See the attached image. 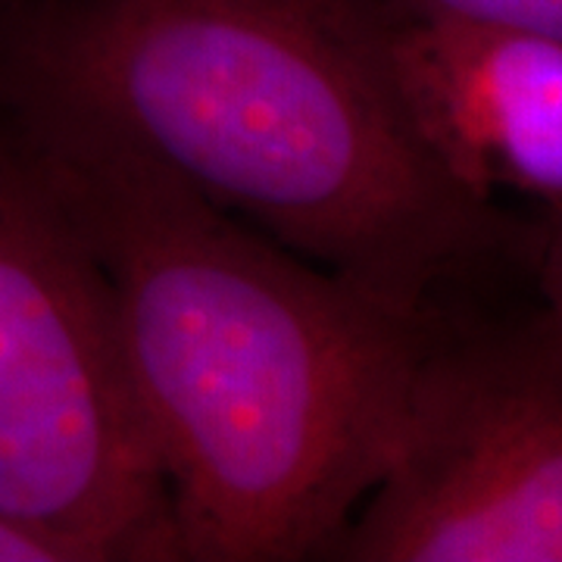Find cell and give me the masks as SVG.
Returning a JSON list of instances; mask_svg holds the SVG:
<instances>
[{"instance_id": "1", "label": "cell", "mask_w": 562, "mask_h": 562, "mask_svg": "<svg viewBox=\"0 0 562 562\" xmlns=\"http://www.w3.org/2000/svg\"><path fill=\"white\" fill-rule=\"evenodd\" d=\"M0 116L110 281L181 562L328 560L443 310L322 269L76 110L0 98Z\"/></svg>"}, {"instance_id": "2", "label": "cell", "mask_w": 562, "mask_h": 562, "mask_svg": "<svg viewBox=\"0 0 562 562\" xmlns=\"http://www.w3.org/2000/svg\"><path fill=\"white\" fill-rule=\"evenodd\" d=\"M384 0H0V98L103 122L375 297L438 313L528 272L541 225L422 138Z\"/></svg>"}, {"instance_id": "3", "label": "cell", "mask_w": 562, "mask_h": 562, "mask_svg": "<svg viewBox=\"0 0 562 562\" xmlns=\"http://www.w3.org/2000/svg\"><path fill=\"white\" fill-rule=\"evenodd\" d=\"M0 509L81 562H179L110 281L0 116Z\"/></svg>"}, {"instance_id": "4", "label": "cell", "mask_w": 562, "mask_h": 562, "mask_svg": "<svg viewBox=\"0 0 562 562\" xmlns=\"http://www.w3.org/2000/svg\"><path fill=\"white\" fill-rule=\"evenodd\" d=\"M331 562H562V325L443 310L382 479Z\"/></svg>"}, {"instance_id": "5", "label": "cell", "mask_w": 562, "mask_h": 562, "mask_svg": "<svg viewBox=\"0 0 562 562\" xmlns=\"http://www.w3.org/2000/svg\"><path fill=\"white\" fill-rule=\"evenodd\" d=\"M397 72L422 138L469 191L562 206V44L397 16Z\"/></svg>"}, {"instance_id": "6", "label": "cell", "mask_w": 562, "mask_h": 562, "mask_svg": "<svg viewBox=\"0 0 562 562\" xmlns=\"http://www.w3.org/2000/svg\"><path fill=\"white\" fill-rule=\"evenodd\" d=\"M403 20L525 32L562 44V0H384Z\"/></svg>"}, {"instance_id": "7", "label": "cell", "mask_w": 562, "mask_h": 562, "mask_svg": "<svg viewBox=\"0 0 562 562\" xmlns=\"http://www.w3.org/2000/svg\"><path fill=\"white\" fill-rule=\"evenodd\" d=\"M0 562H81L69 543L47 528L0 509Z\"/></svg>"}, {"instance_id": "8", "label": "cell", "mask_w": 562, "mask_h": 562, "mask_svg": "<svg viewBox=\"0 0 562 562\" xmlns=\"http://www.w3.org/2000/svg\"><path fill=\"white\" fill-rule=\"evenodd\" d=\"M538 297L562 325V206H550L541 225V247L535 260Z\"/></svg>"}]
</instances>
